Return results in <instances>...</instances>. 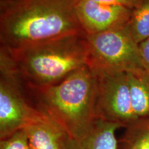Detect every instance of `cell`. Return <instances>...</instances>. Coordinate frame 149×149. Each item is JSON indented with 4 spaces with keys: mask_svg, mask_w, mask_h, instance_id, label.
Masks as SVG:
<instances>
[{
    "mask_svg": "<svg viewBox=\"0 0 149 149\" xmlns=\"http://www.w3.org/2000/svg\"><path fill=\"white\" fill-rule=\"evenodd\" d=\"M30 149H68L71 139L49 117L24 128Z\"/></svg>",
    "mask_w": 149,
    "mask_h": 149,
    "instance_id": "cell-8",
    "label": "cell"
},
{
    "mask_svg": "<svg viewBox=\"0 0 149 149\" xmlns=\"http://www.w3.org/2000/svg\"><path fill=\"white\" fill-rule=\"evenodd\" d=\"M134 113L139 119H149V72L127 73Z\"/></svg>",
    "mask_w": 149,
    "mask_h": 149,
    "instance_id": "cell-10",
    "label": "cell"
},
{
    "mask_svg": "<svg viewBox=\"0 0 149 149\" xmlns=\"http://www.w3.org/2000/svg\"><path fill=\"white\" fill-rule=\"evenodd\" d=\"M88 43V65L112 71L137 73L145 71L137 44L124 26L94 35H86Z\"/></svg>",
    "mask_w": 149,
    "mask_h": 149,
    "instance_id": "cell-4",
    "label": "cell"
},
{
    "mask_svg": "<svg viewBox=\"0 0 149 149\" xmlns=\"http://www.w3.org/2000/svg\"><path fill=\"white\" fill-rule=\"evenodd\" d=\"M25 90L35 107L59 124L71 139L87 135L97 120L96 79L88 65L55 85Z\"/></svg>",
    "mask_w": 149,
    "mask_h": 149,
    "instance_id": "cell-3",
    "label": "cell"
},
{
    "mask_svg": "<svg viewBox=\"0 0 149 149\" xmlns=\"http://www.w3.org/2000/svg\"><path fill=\"white\" fill-rule=\"evenodd\" d=\"M91 1L111 5H120L133 10L139 4L141 0H91Z\"/></svg>",
    "mask_w": 149,
    "mask_h": 149,
    "instance_id": "cell-15",
    "label": "cell"
},
{
    "mask_svg": "<svg viewBox=\"0 0 149 149\" xmlns=\"http://www.w3.org/2000/svg\"><path fill=\"white\" fill-rule=\"evenodd\" d=\"M128 28L137 44L149 37V0H141L132 10Z\"/></svg>",
    "mask_w": 149,
    "mask_h": 149,
    "instance_id": "cell-12",
    "label": "cell"
},
{
    "mask_svg": "<svg viewBox=\"0 0 149 149\" xmlns=\"http://www.w3.org/2000/svg\"><path fill=\"white\" fill-rule=\"evenodd\" d=\"M124 129L118 149H149V119H139Z\"/></svg>",
    "mask_w": 149,
    "mask_h": 149,
    "instance_id": "cell-11",
    "label": "cell"
},
{
    "mask_svg": "<svg viewBox=\"0 0 149 149\" xmlns=\"http://www.w3.org/2000/svg\"><path fill=\"white\" fill-rule=\"evenodd\" d=\"M0 139L47 116L35 107L19 82L0 73Z\"/></svg>",
    "mask_w": 149,
    "mask_h": 149,
    "instance_id": "cell-6",
    "label": "cell"
},
{
    "mask_svg": "<svg viewBox=\"0 0 149 149\" xmlns=\"http://www.w3.org/2000/svg\"><path fill=\"white\" fill-rule=\"evenodd\" d=\"M84 34L72 35L19 48H0V73L15 79L26 90L57 84L88 65Z\"/></svg>",
    "mask_w": 149,
    "mask_h": 149,
    "instance_id": "cell-1",
    "label": "cell"
},
{
    "mask_svg": "<svg viewBox=\"0 0 149 149\" xmlns=\"http://www.w3.org/2000/svg\"><path fill=\"white\" fill-rule=\"evenodd\" d=\"M123 126L97 119L91 131L79 139H71L68 149H118L116 132Z\"/></svg>",
    "mask_w": 149,
    "mask_h": 149,
    "instance_id": "cell-9",
    "label": "cell"
},
{
    "mask_svg": "<svg viewBox=\"0 0 149 149\" xmlns=\"http://www.w3.org/2000/svg\"><path fill=\"white\" fill-rule=\"evenodd\" d=\"M75 0H1L0 44L19 48L68 35L84 34Z\"/></svg>",
    "mask_w": 149,
    "mask_h": 149,
    "instance_id": "cell-2",
    "label": "cell"
},
{
    "mask_svg": "<svg viewBox=\"0 0 149 149\" xmlns=\"http://www.w3.org/2000/svg\"><path fill=\"white\" fill-rule=\"evenodd\" d=\"M138 46L141 61L146 70L149 72V37L139 43Z\"/></svg>",
    "mask_w": 149,
    "mask_h": 149,
    "instance_id": "cell-14",
    "label": "cell"
},
{
    "mask_svg": "<svg viewBox=\"0 0 149 149\" xmlns=\"http://www.w3.org/2000/svg\"><path fill=\"white\" fill-rule=\"evenodd\" d=\"M74 10L85 35L97 34L124 26L132 14V9L127 7L91 0H75Z\"/></svg>",
    "mask_w": 149,
    "mask_h": 149,
    "instance_id": "cell-7",
    "label": "cell"
},
{
    "mask_svg": "<svg viewBox=\"0 0 149 149\" xmlns=\"http://www.w3.org/2000/svg\"><path fill=\"white\" fill-rule=\"evenodd\" d=\"M0 149H30L27 135L24 129L0 139Z\"/></svg>",
    "mask_w": 149,
    "mask_h": 149,
    "instance_id": "cell-13",
    "label": "cell"
},
{
    "mask_svg": "<svg viewBox=\"0 0 149 149\" xmlns=\"http://www.w3.org/2000/svg\"><path fill=\"white\" fill-rule=\"evenodd\" d=\"M90 68L96 79L97 118L120 124L124 128L137 120L132 106L127 73Z\"/></svg>",
    "mask_w": 149,
    "mask_h": 149,
    "instance_id": "cell-5",
    "label": "cell"
}]
</instances>
